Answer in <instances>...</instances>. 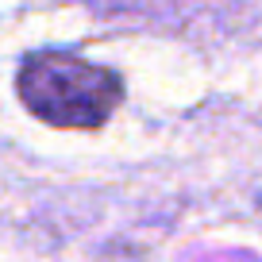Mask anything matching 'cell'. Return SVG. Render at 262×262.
<instances>
[{
    "label": "cell",
    "mask_w": 262,
    "mask_h": 262,
    "mask_svg": "<svg viewBox=\"0 0 262 262\" xmlns=\"http://www.w3.org/2000/svg\"><path fill=\"white\" fill-rule=\"evenodd\" d=\"M16 93L27 112L54 127L93 131L120 108L123 85L112 70L93 66L70 50H39L19 66Z\"/></svg>",
    "instance_id": "obj_1"
}]
</instances>
